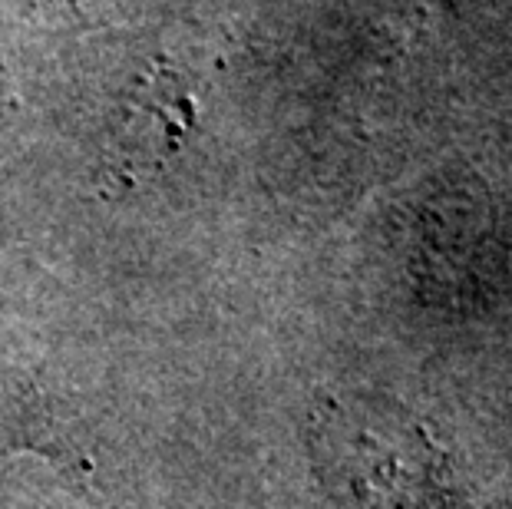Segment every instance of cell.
<instances>
[{"mask_svg": "<svg viewBox=\"0 0 512 509\" xmlns=\"http://www.w3.org/2000/svg\"><path fill=\"white\" fill-rule=\"evenodd\" d=\"M308 447L341 509H473L453 457L420 417L377 394H324Z\"/></svg>", "mask_w": 512, "mask_h": 509, "instance_id": "6da1fadb", "label": "cell"}, {"mask_svg": "<svg viewBox=\"0 0 512 509\" xmlns=\"http://www.w3.org/2000/svg\"><path fill=\"white\" fill-rule=\"evenodd\" d=\"M53 417L24 377L0 367V453H53Z\"/></svg>", "mask_w": 512, "mask_h": 509, "instance_id": "7a4b0ae2", "label": "cell"}]
</instances>
